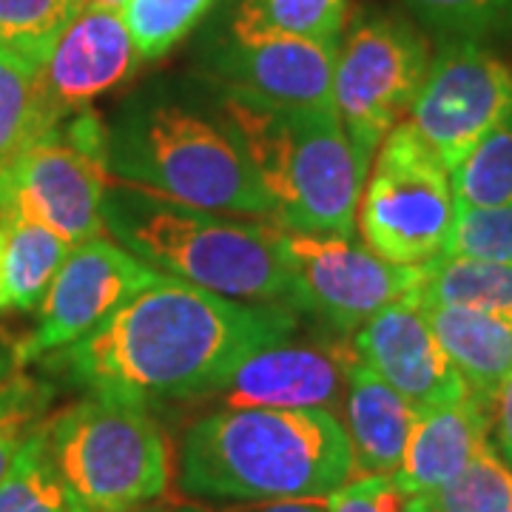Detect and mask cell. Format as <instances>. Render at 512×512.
I'll use <instances>...</instances> for the list:
<instances>
[{
	"mask_svg": "<svg viewBox=\"0 0 512 512\" xmlns=\"http://www.w3.org/2000/svg\"><path fill=\"white\" fill-rule=\"evenodd\" d=\"M288 305L237 302L160 274L89 339L40 365L86 393L140 404L208 399L256 350L296 336Z\"/></svg>",
	"mask_w": 512,
	"mask_h": 512,
	"instance_id": "6da1fadb",
	"label": "cell"
},
{
	"mask_svg": "<svg viewBox=\"0 0 512 512\" xmlns=\"http://www.w3.org/2000/svg\"><path fill=\"white\" fill-rule=\"evenodd\" d=\"M106 165L120 183L194 208L276 217L237 120L208 80H160L131 94L106 123Z\"/></svg>",
	"mask_w": 512,
	"mask_h": 512,
	"instance_id": "7a4b0ae2",
	"label": "cell"
},
{
	"mask_svg": "<svg viewBox=\"0 0 512 512\" xmlns=\"http://www.w3.org/2000/svg\"><path fill=\"white\" fill-rule=\"evenodd\" d=\"M353 478L345 427L330 410L217 407L185 430L177 484L225 504L319 501Z\"/></svg>",
	"mask_w": 512,
	"mask_h": 512,
	"instance_id": "3957f363",
	"label": "cell"
},
{
	"mask_svg": "<svg viewBox=\"0 0 512 512\" xmlns=\"http://www.w3.org/2000/svg\"><path fill=\"white\" fill-rule=\"evenodd\" d=\"M103 225L157 274L254 305L291 308V271L279 222L168 200L137 185H106Z\"/></svg>",
	"mask_w": 512,
	"mask_h": 512,
	"instance_id": "277c9868",
	"label": "cell"
},
{
	"mask_svg": "<svg viewBox=\"0 0 512 512\" xmlns=\"http://www.w3.org/2000/svg\"><path fill=\"white\" fill-rule=\"evenodd\" d=\"M222 97L274 202V222L302 234L353 237L370 165L356 154L336 109H274Z\"/></svg>",
	"mask_w": 512,
	"mask_h": 512,
	"instance_id": "5b68a950",
	"label": "cell"
},
{
	"mask_svg": "<svg viewBox=\"0 0 512 512\" xmlns=\"http://www.w3.org/2000/svg\"><path fill=\"white\" fill-rule=\"evenodd\" d=\"M46 430L69 512H128L168 490V441L148 404L86 393Z\"/></svg>",
	"mask_w": 512,
	"mask_h": 512,
	"instance_id": "8992f818",
	"label": "cell"
},
{
	"mask_svg": "<svg viewBox=\"0 0 512 512\" xmlns=\"http://www.w3.org/2000/svg\"><path fill=\"white\" fill-rule=\"evenodd\" d=\"M456 225L450 168L407 120L376 148L356 208V228L373 254L399 265H427L444 254Z\"/></svg>",
	"mask_w": 512,
	"mask_h": 512,
	"instance_id": "52a82bcc",
	"label": "cell"
},
{
	"mask_svg": "<svg viewBox=\"0 0 512 512\" xmlns=\"http://www.w3.org/2000/svg\"><path fill=\"white\" fill-rule=\"evenodd\" d=\"M106 123L77 111L0 171V228L37 222L83 245L103 237Z\"/></svg>",
	"mask_w": 512,
	"mask_h": 512,
	"instance_id": "ba28073f",
	"label": "cell"
},
{
	"mask_svg": "<svg viewBox=\"0 0 512 512\" xmlns=\"http://www.w3.org/2000/svg\"><path fill=\"white\" fill-rule=\"evenodd\" d=\"M430 49L402 15L362 9L345 23L333 66V109L367 165L376 148L413 109Z\"/></svg>",
	"mask_w": 512,
	"mask_h": 512,
	"instance_id": "9c48e42d",
	"label": "cell"
},
{
	"mask_svg": "<svg viewBox=\"0 0 512 512\" xmlns=\"http://www.w3.org/2000/svg\"><path fill=\"white\" fill-rule=\"evenodd\" d=\"M291 271V308L311 313L336 336H350L370 316L421 285V268L387 262L353 237L302 234L279 225Z\"/></svg>",
	"mask_w": 512,
	"mask_h": 512,
	"instance_id": "30bf717a",
	"label": "cell"
},
{
	"mask_svg": "<svg viewBox=\"0 0 512 512\" xmlns=\"http://www.w3.org/2000/svg\"><path fill=\"white\" fill-rule=\"evenodd\" d=\"M512 111V69L478 40L447 37L407 123L450 171Z\"/></svg>",
	"mask_w": 512,
	"mask_h": 512,
	"instance_id": "8fae6325",
	"label": "cell"
},
{
	"mask_svg": "<svg viewBox=\"0 0 512 512\" xmlns=\"http://www.w3.org/2000/svg\"><path fill=\"white\" fill-rule=\"evenodd\" d=\"M336 46L228 20L220 35L211 37L202 66L208 83L239 100L274 109H333Z\"/></svg>",
	"mask_w": 512,
	"mask_h": 512,
	"instance_id": "7c38bea8",
	"label": "cell"
},
{
	"mask_svg": "<svg viewBox=\"0 0 512 512\" xmlns=\"http://www.w3.org/2000/svg\"><path fill=\"white\" fill-rule=\"evenodd\" d=\"M157 276L154 268L111 239L97 237L74 245L37 308V328L15 348V362L35 365L89 339Z\"/></svg>",
	"mask_w": 512,
	"mask_h": 512,
	"instance_id": "4fadbf2b",
	"label": "cell"
},
{
	"mask_svg": "<svg viewBox=\"0 0 512 512\" xmlns=\"http://www.w3.org/2000/svg\"><path fill=\"white\" fill-rule=\"evenodd\" d=\"M353 362L356 350L342 339L296 342L291 336L242 359L208 399L220 407L339 413Z\"/></svg>",
	"mask_w": 512,
	"mask_h": 512,
	"instance_id": "5bb4252c",
	"label": "cell"
},
{
	"mask_svg": "<svg viewBox=\"0 0 512 512\" xmlns=\"http://www.w3.org/2000/svg\"><path fill=\"white\" fill-rule=\"evenodd\" d=\"M356 359L382 376L416 410L456 404L470 396L439 345L416 291L390 302L353 333Z\"/></svg>",
	"mask_w": 512,
	"mask_h": 512,
	"instance_id": "9a60e30c",
	"label": "cell"
},
{
	"mask_svg": "<svg viewBox=\"0 0 512 512\" xmlns=\"http://www.w3.org/2000/svg\"><path fill=\"white\" fill-rule=\"evenodd\" d=\"M140 63L143 55L120 9L80 6L37 69V80L49 106L66 120L89 109L100 94L126 83Z\"/></svg>",
	"mask_w": 512,
	"mask_h": 512,
	"instance_id": "2e32d148",
	"label": "cell"
},
{
	"mask_svg": "<svg viewBox=\"0 0 512 512\" xmlns=\"http://www.w3.org/2000/svg\"><path fill=\"white\" fill-rule=\"evenodd\" d=\"M490 407L467 396L456 404L416 410L402 464L393 473L404 495H433L490 444Z\"/></svg>",
	"mask_w": 512,
	"mask_h": 512,
	"instance_id": "e0dca14e",
	"label": "cell"
},
{
	"mask_svg": "<svg viewBox=\"0 0 512 512\" xmlns=\"http://www.w3.org/2000/svg\"><path fill=\"white\" fill-rule=\"evenodd\" d=\"M336 416L348 436L353 473L393 476L399 470L416 421V407L359 359L350 367Z\"/></svg>",
	"mask_w": 512,
	"mask_h": 512,
	"instance_id": "ac0fdd59",
	"label": "cell"
},
{
	"mask_svg": "<svg viewBox=\"0 0 512 512\" xmlns=\"http://www.w3.org/2000/svg\"><path fill=\"white\" fill-rule=\"evenodd\" d=\"M421 311L470 396L490 407L512 376V316L436 302H421Z\"/></svg>",
	"mask_w": 512,
	"mask_h": 512,
	"instance_id": "d6986e66",
	"label": "cell"
},
{
	"mask_svg": "<svg viewBox=\"0 0 512 512\" xmlns=\"http://www.w3.org/2000/svg\"><path fill=\"white\" fill-rule=\"evenodd\" d=\"M3 268H0V311H37L72 254V242L37 222L3 225Z\"/></svg>",
	"mask_w": 512,
	"mask_h": 512,
	"instance_id": "ffe728a7",
	"label": "cell"
},
{
	"mask_svg": "<svg viewBox=\"0 0 512 512\" xmlns=\"http://www.w3.org/2000/svg\"><path fill=\"white\" fill-rule=\"evenodd\" d=\"M421 274V285L416 288L421 302L512 316V262L441 254L421 265Z\"/></svg>",
	"mask_w": 512,
	"mask_h": 512,
	"instance_id": "44dd1931",
	"label": "cell"
},
{
	"mask_svg": "<svg viewBox=\"0 0 512 512\" xmlns=\"http://www.w3.org/2000/svg\"><path fill=\"white\" fill-rule=\"evenodd\" d=\"M60 123L35 69L0 52V171Z\"/></svg>",
	"mask_w": 512,
	"mask_h": 512,
	"instance_id": "7402d4cb",
	"label": "cell"
},
{
	"mask_svg": "<svg viewBox=\"0 0 512 512\" xmlns=\"http://www.w3.org/2000/svg\"><path fill=\"white\" fill-rule=\"evenodd\" d=\"M231 23L336 46L348 23V0H237Z\"/></svg>",
	"mask_w": 512,
	"mask_h": 512,
	"instance_id": "603a6c76",
	"label": "cell"
},
{
	"mask_svg": "<svg viewBox=\"0 0 512 512\" xmlns=\"http://www.w3.org/2000/svg\"><path fill=\"white\" fill-rule=\"evenodd\" d=\"M450 185L456 208H495L512 202V111L450 171Z\"/></svg>",
	"mask_w": 512,
	"mask_h": 512,
	"instance_id": "cb8c5ba5",
	"label": "cell"
},
{
	"mask_svg": "<svg viewBox=\"0 0 512 512\" xmlns=\"http://www.w3.org/2000/svg\"><path fill=\"white\" fill-rule=\"evenodd\" d=\"M0 512H69L46 421L23 441L9 473L0 481Z\"/></svg>",
	"mask_w": 512,
	"mask_h": 512,
	"instance_id": "d4e9b609",
	"label": "cell"
},
{
	"mask_svg": "<svg viewBox=\"0 0 512 512\" xmlns=\"http://www.w3.org/2000/svg\"><path fill=\"white\" fill-rule=\"evenodd\" d=\"M77 9L74 0H0V52L37 72Z\"/></svg>",
	"mask_w": 512,
	"mask_h": 512,
	"instance_id": "484cf974",
	"label": "cell"
},
{
	"mask_svg": "<svg viewBox=\"0 0 512 512\" xmlns=\"http://www.w3.org/2000/svg\"><path fill=\"white\" fill-rule=\"evenodd\" d=\"M427 498L441 512H512V467L487 444L453 481Z\"/></svg>",
	"mask_w": 512,
	"mask_h": 512,
	"instance_id": "4316f807",
	"label": "cell"
},
{
	"mask_svg": "<svg viewBox=\"0 0 512 512\" xmlns=\"http://www.w3.org/2000/svg\"><path fill=\"white\" fill-rule=\"evenodd\" d=\"M214 6V0H126L123 18L143 60L174 49Z\"/></svg>",
	"mask_w": 512,
	"mask_h": 512,
	"instance_id": "83f0119b",
	"label": "cell"
},
{
	"mask_svg": "<svg viewBox=\"0 0 512 512\" xmlns=\"http://www.w3.org/2000/svg\"><path fill=\"white\" fill-rule=\"evenodd\" d=\"M430 29L444 37L490 40L512 37V0H402Z\"/></svg>",
	"mask_w": 512,
	"mask_h": 512,
	"instance_id": "f1b7e54d",
	"label": "cell"
},
{
	"mask_svg": "<svg viewBox=\"0 0 512 512\" xmlns=\"http://www.w3.org/2000/svg\"><path fill=\"white\" fill-rule=\"evenodd\" d=\"M55 384L29 376L0 382V481L9 473L23 441L49 419Z\"/></svg>",
	"mask_w": 512,
	"mask_h": 512,
	"instance_id": "f546056e",
	"label": "cell"
},
{
	"mask_svg": "<svg viewBox=\"0 0 512 512\" xmlns=\"http://www.w3.org/2000/svg\"><path fill=\"white\" fill-rule=\"evenodd\" d=\"M447 256L512 262V202L495 208H456Z\"/></svg>",
	"mask_w": 512,
	"mask_h": 512,
	"instance_id": "4dcf8cb0",
	"label": "cell"
},
{
	"mask_svg": "<svg viewBox=\"0 0 512 512\" xmlns=\"http://www.w3.org/2000/svg\"><path fill=\"white\" fill-rule=\"evenodd\" d=\"M407 495L393 476H362L325 498L328 512H404Z\"/></svg>",
	"mask_w": 512,
	"mask_h": 512,
	"instance_id": "1f68e13d",
	"label": "cell"
},
{
	"mask_svg": "<svg viewBox=\"0 0 512 512\" xmlns=\"http://www.w3.org/2000/svg\"><path fill=\"white\" fill-rule=\"evenodd\" d=\"M490 421H493L495 441H498V453L512 467V376L507 384L495 393L490 404Z\"/></svg>",
	"mask_w": 512,
	"mask_h": 512,
	"instance_id": "d6a6232c",
	"label": "cell"
},
{
	"mask_svg": "<svg viewBox=\"0 0 512 512\" xmlns=\"http://www.w3.org/2000/svg\"><path fill=\"white\" fill-rule=\"evenodd\" d=\"M245 512H328L325 498L319 501H276V504H259L254 510Z\"/></svg>",
	"mask_w": 512,
	"mask_h": 512,
	"instance_id": "836d02e7",
	"label": "cell"
},
{
	"mask_svg": "<svg viewBox=\"0 0 512 512\" xmlns=\"http://www.w3.org/2000/svg\"><path fill=\"white\" fill-rule=\"evenodd\" d=\"M128 512H208V510H202L200 504H188V501H163V498H157V501H151V504L134 507V510H128Z\"/></svg>",
	"mask_w": 512,
	"mask_h": 512,
	"instance_id": "e575fe53",
	"label": "cell"
},
{
	"mask_svg": "<svg viewBox=\"0 0 512 512\" xmlns=\"http://www.w3.org/2000/svg\"><path fill=\"white\" fill-rule=\"evenodd\" d=\"M404 512H441L427 495H407L404 498Z\"/></svg>",
	"mask_w": 512,
	"mask_h": 512,
	"instance_id": "d590c367",
	"label": "cell"
},
{
	"mask_svg": "<svg viewBox=\"0 0 512 512\" xmlns=\"http://www.w3.org/2000/svg\"><path fill=\"white\" fill-rule=\"evenodd\" d=\"M77 6H103V9H120L126 6V0H74Z\"/></svg>",
	"mask_w": 512,
	"mask_h": 512,
	"instance_id": "8d00e7d4",
	"label": "cell"
},
{
	"mask_svg": "<svg viewBox=\"0 0 512 512\" xmlns=\"http://www.w3.org/2000/svg\"><path fill=\"white\" fill-rule=\"evenodd\" d=\"M6 373H9V359H6V356L0 353V382H3V379H9Z\"/></svg>",
	"mask_w": 512,
	"mask_h": 512,
	"instance_id": "74e56055",
	"label": "cell"
},
{
	"mask_svg": "<svg viewBox=\"0 0 512 512\" xmlns=\"http://www.w3.org/2000/svg\"><path fill=\"white\" fill-rule=\"evenodd\" d=\"M0 268H3V231H0Z\"/></svg>",
	"mask_w": 512,
	"mask_h": 512,
	"instance_id": "f35d334b",
	"label": "cell"
}]
</instances>
